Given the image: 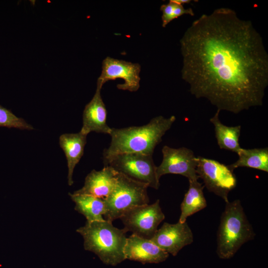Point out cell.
<instances>
[{
    "label": "cell",
    "mask_w": 268,
    "mask_h": 268,
    "mask_svg": "<svg viewBox=\"0 0 268 268\" xmlns=\"http://www.w3.org/2000/svg\"><path fill=\"white\" fill-rule=\"evenodd\" d=\"M180 42L182 78L196 98L234 114L263 105L268 55L250 21L219 8L195 20Z\"/></svg>",
    "instance_id": "1"
},
{
    "label": "cell",
    "mask_w": 268,
    "mask_h": 268,
    "mask_svg": "<svg viewBox=\"0 0 268 268\" xmlns=\"http://www.w3.org/2000/svg\"><path fill=\"white\" fill-rule=\"evenodd\" d=\"M176 120L174 115L169 118L159 116L146 125L122 129L112 128L109 147L103 151V161L119 154L142 153L152 155L156 146Z\"/></svg>",
    "instance_id": "2"
},
{
    "label": "cell",
    "mask_w": 268,
    "mask_h": 268,
    "mask_svg": "<svg viewBox=\"0 0 268 268\" xmlns=\"http://www.w3.org/2000/svg\"><path fill=\"white\" fill-rule=\"evenodd\" d=\"M76 231L83 238L84 249L95 253L104 263L116 266L126 259L125 229L115 227L112 222L104 220L86 221Z\"/></svg>",
    "instance_id": "3"
},
{
    "label": "cell",
    "mask_w": 268,
    "mask_h": 268,
    "mask_svg": "<svg viewBox=\"0 0 268 268\" xmlns=\"http://www.w3.org/2000/svg\"><path fill=\"white\" fill-rule=\"evenodd\" d=\"M255 233L239 200L226 202L217 233L216 253L221 259L231 258Z\"/></svg>",
    "instance_id": "4"
},
{
    "label": "cell",
    "mask_w": 268,
    "mask_h": 268,
    "mask_svg": "<svg viewBox=\"0 0 268 268\" xmlns=\"http://www.w3.org/2000/svg\"><path fill=\"white\" fill-rule=\"evenodd\" d=\"M148 185L119 173L116 184L105 199V220L112 222L131 209L149 203Z\"/></svg>",
    "instance_id": "5"
},
{
    "label": "cell",
    "mask_w": 268,
    "mask_h": 268,
    "mask_svg": "<svg viewBox=\"0 0 268 268\" xmlns=\"http://www.w3.org/2000/svg\"><path fill=\"white\" fill-rule=\"evenodd\" d=\"M119 173L158 189L159 179L156 175V167L152 155L142 153H127L116 155L104 162Z\"/></svg>",
    "instance_id": "6"
},
{
    "label": "cell",
    "mask_w": 268,
    "mask_h": 268,
    "mask_svg": "<svg viewBox=\"0 0 268 268\" xmlns=\"http://www.w3.org/2000/svg\"><path fill=\"white\" fill-rule=\"evenodd\" d=\"M196 172L210 192L229 201L228 196L236 186L235 174L228 166L212 159L197 157Z\"/></svg>",
    "instance_id": "7"
},
{
    "label": "cell",
    "mask_w": 268,
    "mask_h": 268,
    "mask_svg": "<svg viewBox=\"0 0 268 268\" xmlns=\"http://www.w3.org/2000/svg\"><path fill=\"white\" fill-rule=\"evenodd\" d=\"M120 219L125 230L139 237L151 239L159 224L165 219L159 200L151 204L135 207L124 214Z\"/></svg>",
    "instance_id": "8"
},
{
    "label": "cell",
    "mask_w": 268,
    "mask_h": 268,
    "mask_svg": "<svg viewBox=\"0 0 268 268\" xmlns=\"http://www.w3.org/2000/svg\"><path fill=\"white\" fill-rule=\"evenodd\" d=\"M162 152V161L156 167V170L158 179L168 174L181 175L189 180L199 179L196 172L197 157L191 149L185 147L174 148L165 145Z\"/></svg>",
    "instance_id": "9"
},
{
    "label": "cell",
    "mask_w": 268,
    "mask_h": 268,
    "mask_svg": "<svg viewBox=\"0 0 268 268\" xmlns=\"http://www.w3.org/2000/svg\"><path fill=\"white\" fill-rule=\"evenodd\" d=\"M140 68L137 63L107 57L102 62V71L98 78L97 85L102 87L109 80L122 78L124 83L117 84L119 89L136 91L139 87Z\"/></svg>",
    "instance_id": "10"
},
{
    "label": "cell",
    "mask_w": 268,
    "mask_h": 268,
    "mask_svg": "<svg viewBox=\"0 0 268 268\" xmlns=\"http://www.w3.org/2000/svg\"><path fill=\"white\" fill-rule=\"evenodd\" d=\"M160 248L175 256L194 241L193 232L187 222H164L151 239Z\"/></svg>",
    "instance_id": "11"
},
{
    "label": "cell",
    "mask_w": 268,
    "mask_h": 268,
    "mask_svg": "<svg viewBox=\"0 0 268 268\" xmlns=\"http://www.w3.org/2000/svg\"><path fill=\"white\" fill-rule=\"evenodd\" d=\"M124 252L126 259L144 264L163 262L169 255L151 239L144 238L134 234L127 238Z\"/></svg>",
    "instance_id": "12"
},
{
    "label": "cell",
    "mask_w": 268,
    "mask_h": 268,
    "mask_svg": "<svg viewBox=\"0 0 268 268\" xmlns=\"http://www.w3.org/2000/svg\"><path fill=\"white\" fill-rule=\"evenodd\" d=\"M102 87L97 85L91 100L85 106L80 131L87 135L91 132L110 134L112 128L107 124V110L101 96Z\"/></svg>",
    "instance_id": "13"
},
{
    "label": "cell",
    "mask_w": 268,
    "mask_h": 268,
    "mask_svg": "<svg viewBox=\"0 0 268 268\" xmlns=\"http://www.w3.org/2000/svg\"><path fill=\"white\" fill-rule=\"evenodd\" d=\"M118 172L109 165L100 170H92L86 177L83 187L74 192L105 199L113 190Z\"/></svg>",
    "instance_id": "14"
},
{
    "label": "cell",
    "mask_w": 268,
    "mask_h": 268,
    "mask_svg": "<svg viewBox=\"0 0 268 268\" xmlns=\"http://www.w3.org/2000/svg\"><path fill=\"white\" fill-rule=\"evenodd\" d=\"M87 135L80 131L77 133L64 134L60 136L59 144L67 160L69 186H71L73 183V171L83 155Z\"/></svg>",
    "instance_id": "15"
},
{
    "label": "cell",
    "mask_w": 268,
    "mask_h": 268,
    "mask_svg": "<svg viewBox=\"0 0 268 268\" xmlns=\"http://www.w3.org/2000/svg\"><path fill=\"white\" fill-rule=\"evenodd\" d=\"M189 189L185 195L181 204V214L179 222L186 221L188 217L204 209L207 203L204 196L203 190L204 185L198 180H189Z\"/></svg>",
    "instance_id": "16"
},
{
    "label": "cell",
    "mask_w": 268,
    "mask_h": 268,
    "mask_svg": "<svg viewBox=\"0 0 268 268\" xmlns=\"http://www.w3.org/2000/svg\"><path fill=\"white\" fill-rule=\"evenodd\" d=\"M75 204V210L83 215L87 222L104 221L105 211L104 199L89 195L69 193Z\"/></svg>",
    "instance_id": "17"
},
{
    "label": "cell",
    "mask_w": 268,
    "mask_h": 268,
    "mask_svg": "<svg viewBox=\"0 0 268 268\" xmlns=\"http://www.w3.org/2000/svg\"><path fill=\"white\" fill-rule=\"evenodd\" d=\"M220 110H217L215 115L210 119L214 128L215 136L219 148L237 153L241 149L239 144L241 126L228 127L219 120Z\"/></svg>",
    "instance_id": "18"
},
{
    "label": "cell",
    "mask_w": 268,
    "mask_h": 268,
    "mask_svg": "<svg viewBox=\"0 0 268 268\" xmlns=\"http://www.w3.org/2000/svg\"><path fill=\"white\" fill-rule=\"evenodd\" d=\"M238 160L229 167L234 171L238 167H249L268 172V148L245 149L241 148L237 153Z\"/></svg>",
    "instance_id": "19"
},
{
    "label": "cell",
    "mask_w": 268,
    "mask_h": 268,
    "mask_svg": "<svg viewBox=\"0 0 268 268\" xmlns=\"http://www.w3.org/2000/svg\"><path fill=\"white\" fill-rule=\"evenodd\" d=\"M162 14L161 16L162 26L165 27L174 19L184 14L194 15V13L191 8H185L183 5L178 4L173 0H170L167 4H163L160 7Z\"/></svg>",
    "instance_id": "20"
},
{
    "label": "cell",
    "mask_w": 268,
    "mask_h": 268,
    "mask_svg": "<svg viewBox=\"0 0 268 268\" xmlns=\"http://www.w3.org/2000/svg\"><path fill=\"white\" fill-rule=\"evenodd\" d=\"M0 127L32 130L33 127L23 119L15 116L10 110L0 105Z\"/></svg>",
    "instance_id": "21"
},
{
    "label": "cell",
    "mask_w": 268,
    "mask_h": 268,
    "mask_svg": "<svg viewBox=\"0 0 268 268\" xmlns=\"http://www.w3.org/2000/svg\"><path fill=\"white\" fill-rule=\"evenodd\" d=\"M173 0L174 2L180 4H182V5H183V4H185V3H189L192 1V0Z\"/></svg>",
    "instance_id": "22"
}]
</instances>
